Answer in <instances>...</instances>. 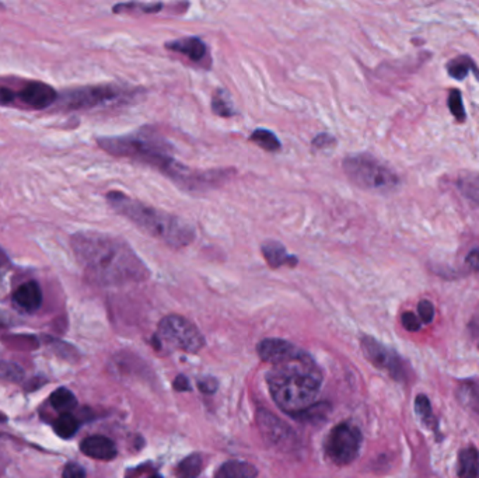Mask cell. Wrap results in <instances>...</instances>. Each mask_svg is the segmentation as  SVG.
Returning a JSON list of instances; mask_svg holds the SVG:
<instances>
[{
    "mask_svg": "<svg viewBox=\"0 0 479 478\" xmlns=\"http://www.w3.org/2000/svg\"><path fill=\"white\" fill-rule=\"evenodd\" d=\"M6 261V255H4V252L0 250V264H3Z\"/></svg>",
    "mask_w": 479,
    "mask_h": 478,
    "instance_id": "obj_39",
    "label": "cell"
},
{
    "mask_svg": "<svg viewBox=\"0 0 479 478\" xmlns=\"http://www.w3.org/2000/svg\"><path fill=\"white\" fill-rule=\"evenodd\" d=\"M249 140L256 143L261 149H263L266 152H278L282 147V143H280L279 137L272 130L262 129V128L255 129L251 133Z\"/></svg>",
    "mask_w": 479,
    "mask_h": 478,
    "instance_id": "obj_23",
    "label": "cell"
},
{
    "mask_svg": "<svg viewBox=\"0 0 479 478\" xmlns=\"http://www.w3.org/2000/svg\"><path fill=\"white\" fill-rule=\"evenodd\" d=\"M136 93H137V89L126 90L116 85H101V86H90V87L73 90L65 96L63 102L68 109L89 110V109H96V107L114 103L118 100H126Z\"/></svg>",
    "mask_w": 479,
    "mask_h": 478,
    "instance_id": "obj_7",
    "label": "cell"
},
{
    "mask_svg": "<svg viewBox=\"0 0 479 478\" xmlns=\"http://www.w3.org/2000/svg\"><path fill=\"white\" fill-rule=\"evenodd\" d=\"M266 383L278 407L290 415H299L314 405L323 373L314 359L300 350L294 357L272 364Z\"/></svg>",
    "mask_w": 479,
    "mask_h": 478,
    "instance_id": "obj_3",
    "label": "cell"
},
{
    "mask_svg": "<svg viewBox=\"0 0 479 478\" xmlns=\"http://www.w3.org/2000/svg\"><path fill=\"white\" fill-rule=\"evenodd\" d=\"M258 474L256 469L245 462L230 460L225 463L215 478H255Z\"/></svg>",
    "mask_w": 479,
    "mask_h": 478,
    "instance_id": "obj_20",
    "label": "cell"
},
{
    "mask_svg": "<svg viewBox=\"0 0 479 478\" xmlns=\"http://www.w3.org/2000/svg\"><path fill=\"white\" fill-rule=\"evenodd\" d=\"M459 478H479V452L475 446H468L459 453Z\"/></svg>",
    "mask_w": 479,
    "mask_h": 478,
    "instance_id": "obj_18",
    "label": "cell"
},
{
    "mask_svg": "<svg viewBox=\"0 0 479 478\" xmlns=\"http://www.w3.org/2000/svg\"><path fill=\"white\" fill-rule=\"evenodd\" d=\"M49 401H51V405L55 410L62 411L63 414L70 411V410H73L76 407V404H77V400H76L75 394L70 390L65 388V387H61V388L55 390L51 394Z\"/></svg>",
    "mask_w": 479,
    "mask_h": 478,
    "instance_id": "obj_24",
    "label": "cell"
},
{
    "mask_svg": "<svg viewBox=\"0 0 479 478\" xmlns=\"http://www.w3.org/2000/svg\"><path fill=\"white\" fill-rule=\"evenodd\" d=\"M54 429H55L58 436H61L63 439H69L77 432L79 422L72 414L65 412L61 417H58V419L54 424Z\"/></svg>",
    "mask_w": 479,
    "mask_h": 478,
    "instance_id": "obj_25",
    "label": "cell"
},
{
    "mask_svg": "<svg viewBox=\"0 0 479 478\" xmlns=\"http://www.w3.org/2000/svg\"><path fill=\"white\" fill-rule=\"evenodd\" d=\"M337 145V139L330 133H320L313 139L314 149H328Z\"/></svg>",
    "mask_w": 479,
    "mask_h": 478,
    "instance_id": "obj_33",
    "label": "cell"
},
{
    "mask_svg": "<svg viewBox=\"0 0 479 478\" xmlns=\"http://www.w3.org/2000/svg\"><path fill=\"white\" fill-rule=\"evenodd\" d=\"M457 401L463 408L479 418V383L475 380H461L456 388Z\"/></svg>",
    "mask_w": 479,
    "mask_h": 478,
    "instance_id": "obj_17",
    "label": "cell"
},
{
    "mask_svg": "<svg viewBox=\"0 0 479 478\" xmlns=\"http://www.w3.org/2000/svg\"><path fill=\"white\" fill-rule=\"evenodd\" d=\"M13 299L18 307L25 312H35L42 303V292L37 282L30 281L23 283L13 295Z\"/></svg>",
    "mask_w": 479,
    "mask_h": 478,
    "instance_id": "obj_16",
    "label": "cell"
},
{
    "mask_svg": "<svg viewBox=\"0 0 479 478\" xmlns=\"http://www.w3.org/2000/svg\"><path fill=\"white\" fill-rule=\"evenodd\" d=\"M199 388L206 393H212L216 390V381L213 379H205L204 381H199Z\"/></svg>",
    "mask_w": 479,
    "mask_h": 478,
    "instance_id": "obj_37",
    "label": "cell"
},
{
    "mask_svg": "<svg viewBox=\"0 0 479 478\" xmlns=\"http://www.w3.org/2000/svg\"><path fill=\"white\" fill-rule=\"evenodd\" d=\"M418 313L421 317V321L425 324H429L435 319V306L430 300H421L418 305Z\"/></svg>",
    "mask_w": 479,
    "mask_h": 478,
    "instance_id": "obj_31",
    "label": "cell"
},
{
    "mask_svg": "<svg viewBox=\"0 0 479 478\" xmlns=\"http://www.w3.org/2000/svg\"><path fill=\"white\" fill-rule=\"evenodd\" d=\"M73 251L89 276L101 285L142 282L150 271L132 247L116 236L83 232L72 239Z\"/></svg>",
    "mask_w": 479,
    "mask_h": 478,
    "instance_id": "obj_2",
    "label": "cell"
},
{
    "mask_svg": "<svg viewBox=\"0 0 479 478\" xmlns=\"http://www.w3.org/2000/svg\"><path fill=\"white\" fill-rule=\"evenodd\" d=\"M110 207L123 218L136 225L142 232L168 247L181 248L195 240V229L182 218L149 207L120 191L107 194Z\"/></svg>",
    "mask_w": 479,
    "mask_h": 478,
    "instance_id": "obj_4",
    "label": "cell"
},
{
    "mask_svg": "<svg viewBox=\"0 0 479 478\" xmlns=\"http://www.w3.org/2000/svg\"><path fill=\"white\" fill-rule=\"evenodd\" d=\"M463 194L479 208V174L471 176L461 183Z\"/></svg>",
    "mask_w": 479,
    "mask_h": 478,
    "instance_id": "obj_29",
    "label": "cell"
},
{
    "mask_svg": "<svg viewBox=\"0 0 479 478\" xmlns=\"http://www.w3.org/2000/svg\"><path fill=\"white\" fill-rule=\"evenodd\" d=\"M361 448V434L351 424L335 427L325 443L328 458L338 466L351 465L359 456Z\"/></svg>",
    "mask_w": 479,
    "mask_h": 478,
    "instance_id": "obj_8",
    "label": "cell"
},
{
    "mask_svg": "<svg viewBox=\"0 0 479 478\" xmlns=\"http://www.w3.org/2000/svg\"><path fill=\"white\" fill-rule=\"evenodd\" d=\"M161 8H163V3H122L114 7V13L151 14V13H158Z\"/></svg>",
    "mask_w": 479,
    "mask_h": 478,
    "instance_id": "obj_26",
    "label": "cell"
},
{
    "mask_svg": "<svg viewBox=\"0 0 479 478\" xmlns=\"http://www.w3.org/2000/svg\"><path fill=\"white\" fill-rule=\"evenodd\" d=\"M150 478H161V477H160V476H153V477H150Z\"/></svg>",
    "mask_w": 479,
    "mask_h": 478,
    "instance_id": "obj_40",
    "label": "cell"
},
{
    "mask_svg": "<svg viewBox=\"0 0 479 478\" xmlns=\"http://www.w3.org/2000/svg\"><path fill=\"white\" fill-rule=\"evenodd\" d=\"M342 167L348 178L363 190L391 192L399 185V177L387 164L368 153L349 154Z\"/></svg>",
    "mask_w": 479,
    "mask_h": 478,
    "instance_id": "obj_5",
    "label": "cell"
},
{
    "mask_svg": "<svg viewBox=\"0 0 479 478\" xmlns=\"http://www.w3.org/2000/svg\"><path fill=\"white\" fill-rule=\"evenodd\" d=\"M360 347L366 359L373 363V366L387 372L394 380L405 381L408 377L406 364L398 354L384 347L381 343L371 337H361Z\"/></svg>",
    "mask_w": 479,
    "mask_h": 478,
    "instance_id": "obj_9",
    "label": "cell"
},
{
    "mask_svg": "<svg viewBox=\"0 0 479 478\" xmlns=\"http://www.w3.org/2000/svg\"><path fill=\"white\" fill-rule=\"evenodd\" d=\"M446 68H447L449 75H450L452 78H454L456 80H464V79L468 76L470 71L474 72V75L478 78L479 80V72L478 69H477V66H475V63H474V61H473L471 58L466 56V55L459 56V58H456V59H452V61L447 63Z\"/></svg>",
    "mask_w": 479,
    "mask_h": 478,
    "instance_id": "obj_21",
    "label": "cell"
},
{
    "mask_svg": "<svg viewBox=\"0 0 479 478\" xmlns=\"http://www.w3.org/2000/svg\"><path fill=\"white\" fill-rule=\"evenodd\" d=\"M258 424H259L261 432L263 434V436L272 445L285 448V445L290 442L289 438L292 436V429H289L287 425L282 424L280 419H278L276 417L270 415L269 412L259 411Z\"/></svg>",
    "mask_w": 479,
    "mask_h": 478,
    "instance_id": "obj_12",
    "label": "cell"
},
{
    "mask_svg": "<svg viewBox=\"0 0 479 478\" xmlns=\"http://www.w3.org/2000/svg\"><path fill=\"white\" fill-rule=\"evenodd\" d=\"M97 142L107 153L151 166L189 191L216 187L230 174L228 170L192 171L174 157L173 145L149 128L125 136L100 137Z\"/></svg>",
    "mask_w": 479,
    "mask_h": 478,
    "instance_id": "obj_1",
    "label": "cell"
},
{
    "mask_svg": "<svg viewBox=\"0 0 479 478\" xmlns=\"http://www.w3.org/2000/svg\"><path fill=\"white\" fill-rule=\"evenodd\" d=\"M258 355L259 358L262 359L263 362L276 364L279 362H283L286 359L294 357L300 350L285 341V340H279V338H268L263 340L258 344Z\"/></svg>",
    "mask_w": 479,
    "mask_h": 478,
    "instance_id": "obj_11",
    "label": "cell"
},
{
    "mask_svg": "<svg viewBox=\"0 0 479 478\" xmlns=\"http://www.w3.org/2000/svg\"><path fill=\"white\" fill-rule=\"evenodd\" d=\"M18 96L23 103L35 110L46 109L56 100V92L54 90V87L41 82H31L25 85Z\"/></svg>",
    "mask_w": 479,
    "mask_h": 478,
    "instance_id": "obj_10",
    "label": "cell"
},
{
    "mask_svg": "<svg viewBox=\"0 0 479 478\" xmlns=\"http://www.w3.org/2000/svg\"><path fill=\"white\" fill-rule=\"evenodd\" d=\"M449 109L453 114V117L459 122H464L467 120V113H466V107L463 103V94L460 90L457 89H452L450 94H449Z\"/></svg>",
    "mask_w": 479,
    "mask_h": 478,
    "instance_id": "obj_28",
    "label": "cell"
},
{
    "mask_svg": "<svg viewBox=\"0 0 479 478\" xmlns=\"http://www.w3.org/2000/svg\"><path fill=\"white\" fill-rule=\"evenodd\" d=\"M401 323H402V327L406 330V331H411V333H416L421 330L422 327V321L418 319L416 314H413L412 312H405L402 316H401Z\"/></svg>",
    "mask_w": 479,
    "mask_h": 478,
    "instance_id": "obj_32",
    "label": "cell"
},
{
    "mask_svg": "<svg viewBox=\"0 0 479 478\" xmlns=\"http://www.w3.org/2000/svg\"><path fill=\"white\" fill-rule=\"evenodd\" d=\"M166 48L173 52L185 55L189 61L195 63H199L208 58V47L198 37H182L174 41H168L166 44Z\"/></svg>",
    "mask_w": 479,
    "mask_h": 478,
    "instance_id": "obj_13",
    "label": "cell"
},
{
    "mask_svg": "<svg viewBox=\"0 0 479 478\" xmlns=\"http://www.w3.org/2000/svg\"><path fill=\"white\" fill-rule=\"evenodd\" d=\"M174 388L178 390V391H189L191 386H189L188 379L185 376H182V374L177 376V379L174 380Z\"/></svg>",
    "mask_w": 479,
    "mask_h": 478,
    "instance_id": "obj_36",
    "label": "cell"
},
{
    "mask_svg": "<svg viewBox=\"0 0 479 478\" xmlns=\"http://www.w3.org/2000/svg\"><path fill=\"white\" fill-rule=\"evenodd\" d=\"M62 478H86V472L80 465L69 463L63 469Z\"/></svg>",
    "mask_w": 479,
    "mask_h": 478,
    "instance_id": "obj_34",
    "label": "cell"
},
{
    "mask_svg": "<svg viewBox=\"0 0 479 478\" xmlns=\"http://www.w3.org/2000/svg\"><path fill=\"white\" fill-rule=\"evenodd\" d=\"M415 412L422 425L435 434H439V424L433 414L432 404L425 394H418L415 398Z\"/></svg>",
    "mask_w": 479,
    "mask_h": 478,
    "instance_id": "obj_19",
    "label": "cell"
},
{
    "mask_svg": "<svg viewBox=\"0 0 479 478\" xmlns=\"http://www.w3.org/2000/svg\"><path fill=\"white\" fill-rule=\"evenodd\" d=\"M80 449L86 456L97 460H113L117 456L116 443L111 439L101 435L86 438L82 442Z\"/></svg>",
    "mask_w": 479,
    "mask_h": 478,
    "instance_id": "obj_15",
    "label": "cell"
},
{
    "mask_svg": "<svg viewBox=\"0 0 479 478\" xmlns=\"http://www.w3.org/2000/svg\"><path fill=\"white\" fill-rule=\"evenodd\" d=\"M467 262L470 264L471 268L474 269H479V248H475L473 250L468 257H467Z\"/></svg>",
    "mask_w": 479,
    "mask_h": 478,
    "instance_id": "obj_38",
    "label": "cell"
},
{
    "mask_svg": "<svg viewBox=\"0 0 479 478\" xmlns=\"http://www.w3.org/2000/svg\"><path fill=\"white\" fill-rule=\"evenodd\" d=\"M261 251H262V255L265 257L266 264L273 269H278L285 265L293 268L299 264L297 257L293 254H289L286 247L276 240H266L265 243H262Z\"/></svg>",
    "mask_w": 479,
    "mask_h": 478,
    "instance_id": "obj_14",
    "label": "cell"
},
{
    "mask_svg": "<svg viewBox=\"0 0 479 478\" xmlns=\"http://www.w3.org/2000/svg\"><path fill=\"white\" fill-rule=\"evenodd\" d=\"M212 110L216 116L225 117V118L237 116V110L235 107L232 96L223 89H219L215 92L212 97Z\"/></svg>",
    "mask_w": 479,
    "mask_h": 478,
    "instance_id": "obj_22",
    "label": "cell"
},
{
    "mask_svg": "<svg viewBox=\"0 0 479 478\" xmlns=\"http://www.w3.org/2000/svg\"><path fill=\"white\" fill-rule=\"evenodd\" d=\"M15 99V93L7 87H0V106H10Z\"/></svg>",
    "mask_w": 479,
    "mask_h": 478,
    "instance_id": "obj_35",
    "label": "cell"
},
{
    "mask_svg": "<svg viewBox=\"0 0 479 478\" xmlns=\"http://www.w3.org/2000/svg\"><path fill=\"white\" fill-rule=\"evenodd\" d=\"M202 470V459L199 455H191L187 459H184L178 469V477L180 478H195Z\"/></svg>",
    "mask_w": 479,
    "mask_h": 478,
    "instance_id": "obj_27",
    "label": "cell"
},
{
    "mask_svg": "<svg viewBox=\"0 0 479 478\" xmlns=\"http://www.w3.org/2000/svg\"><path fill=\"white\" fill-rule=\"evenodd\" d=\"M156 341L189 354L198 353L205 344L195 324L178 314H170L158 323Z\"/></svg>",
    "mask_w": 479,
    "mask_h": 478,
    "instance_id": "obj_6",
    "label": "cell"
},
{
    "mask_svg": "<svg viewBox=\"0 0 479 478\" xmlns=\"http://www.w3.org/2000/svg\"><path fill=\"white\" fill-rule=\"evenodd\" d=\"M23 369H20L17 364L1 360L0 359V377L10 380V381H18L23 379Z\"/></svg>",
    "mask_w": 479,
    "mask_h": 478,
    "instance_id": "obj_30",
    "label": "cell"
}]
</instances>
